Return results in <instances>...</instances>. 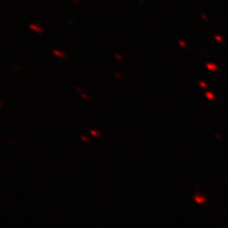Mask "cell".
Segmentation results:
<instances>
[{
	"label": "cell",
	"mask_w": 228,
	"mask_h": 228,
	"mask_svg": "<svg viewBox=\"0 0 228 228\" xmlns=\"http://www.w3.org/2000/svg\"><path fill=\"white\" fill-rule=\"evenodd\" d=\"M53 53H54L55 55H57V56H60V57H65V55H62V54H61L60 52H57V51H54V52H53Z\"/></svg>",
	"instance_id": "cell-1"
}]
</instances>
